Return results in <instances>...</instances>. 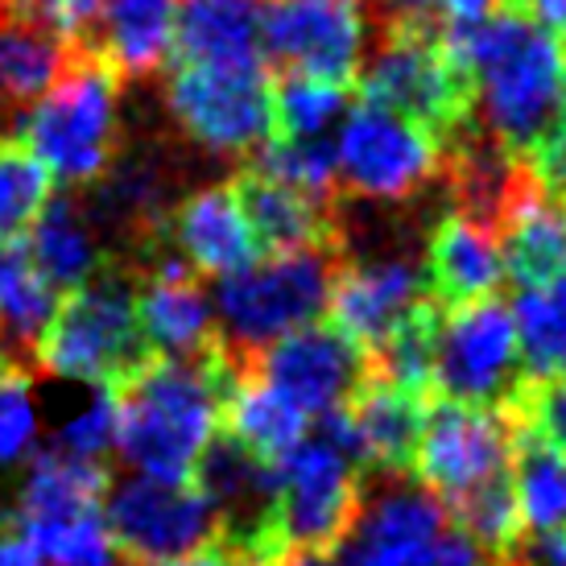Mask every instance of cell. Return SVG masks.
Masks as SVG:
<instances>
[{"label": "cell", "mask_w": 566, "mask_h": 566, "mask_svg": "<svg viewBox=\"0 0 566 566\" xmlns=\"http://www.w3.org/2000/svg\"><path fill=\"white\" fill-rule=\"evenodd\" d=\"M468 108L501 154H534L566 99V46L534 13L496 9L451 33Z\"/></svg>", "instance_id": "1"}, {"label": "cell", "mask_w": 566, "mask_h": 566, "mask_svg": "<svg viewBox=\"0 0 566 566\" xmlns=\"http://www.w3.org/2000/svg\"><path fill=\"white\" fill-rule=\"evenodd\" d=\"M249 360L223 344L203 360L149 356L116 389V447L142 475L187 484L223 426L228 394Z\"/></svg>", "instance_id": "2"}, {"label": "cell", "mask_w": 566, "mask_h": 566, "mask_svg": "<svg viewBox=\"0 0 566 566\" xmlns=\"http://www.w3.org/2000/svg\"><path fill=\"white\" fill-rule=\"evenodd\" d=\"M17 142L63 187H95L125 149L120 75L95 50H71L59 80L30 108Z\"/></svg>", "instance_id": "3"}, {"label": "cell", "mask_w": 566, "mask_h": 566, "mask_svg": "<svg viewBox=\"0 0 566 566\" xmlns=\"http://www.w3.org/2000/svg\"><path fill=\"white\" fill-rule=\"evenodd\" d=\"M331 285H335V261L323 244L269 252L220 277L211 290V306L223 352L252 364L269 344L311 323H323Z\"/></svg>", "instance_id": "4"}, {"label": "cell", "mask_w": 566, "mask_h": 566, "mask_svg": "<svg viewBox=\"0 0 566 566\" xmlns=\"http://www.w3.org/2000/svg\"><path fill=\"white\" fill-rule=\"evenodd\" d=\"M331 566H501L413 475H364L360 509Z\"/></svg>", "instance_id": "5"}, {"label": "cell", "mask_w": 566, "mask_h": 566, "mask_svg": "<svg viewBox=\"0 0 566 566\" xmlns=\"http://www.w3.org/2000/svg\"><path fill=\"white\" fill-rule=\"evenodd\" d=\"M149 356L154 352L137 323V277L120 265H104L92 282L59 302L38 368L95 389H116Z\"/></svg>", "instance_id": "6"}, {"label": "cell", "mask_w": 566, "mask_h": 566, "mask_svg": "<svg viewBox=\"0 0 566 566\" xmlns=\"http://www.w3.org/2000/svg\"><path fill=\"white\" fill-rule=\"evenodd\" d=\"M108 468L46 447L17 492L13 525L46 566H116L108 534Z\"/></svg>", "instance_id": "7"}, {"label": "cell", "mask_w": 566, "mask_h": 566, "mask_svg": "<svg viewBox=\"0 0 566 566\" xmlns=\"http://www.w3.org/2000/svg\"><path fill=\"white\" fill-rule=\"evenodd\" d=\"M166 112L199 154L220 161L256 158L277 133L265 63H178L166 83Z\"/></svg>", "instance_id": "8"}, {"label": "cell", "mask_w": 566, "mask_h": 566, "mask_svg": "<svg viewBox=\"0 0 566 566\" xmlns=\"http://www.w3.org/2000/svg\"><path fill=\"white\" fill-rule=\"evenodd\" d=\"M335 182L364 203L394 207L422 195L442 170L439 128L409 120L377 104H352L339 133L331 137Z\"/></svg>", "instance_id": "9"}, {"label": "cell", "mask_w": 566, "mask_h": 566, "mask_svg": "<svg viewBox=\"0 0 566 566\" xmlns=\"http://www.w3.org/2000/svg\"><path fill=\"white\" fill-rule=\"evenodd\" d=\"M430 385L439 401L455 406L504 409V413L517 406L530 380L521 377L517 331L501 298L451 306L439 318Z\"/></svg>", "instance_id": "10"}, {"label": "cell", "mask_w": 566, "mask_h": 566, "mask_svg": "<svg viewBox=\"0 0 566 566\" xmlns=\"http://www.w3.org/2000/svg\"><path fill=\"white\" fill-rule=\"evenodd\" d=\"M273 525L285 551L331 554L356 521L364 468L331 439H302L273 463Z\"/></svg>", "instance_id": "11"}, {"label": "cell", "mask_w": 566, "mask_h": 566, "mask_svg": "<svg viewBox=\"0 0 566 566\" xmlns=\"http://www.w3.org/2000/svg\"><path fill=\"white\" fill-rule=\"evenodd\" d=\"M104 517L116 554H125L133 566H174L220 542L216 509L195 488V480H125L112 488Z\"/></svg>", "instance_id": "12"}, {"label": "cell", "mask_w": 566, "mask_h": 566, "mask_svg": "<svg viewBox=\"0 0 566 566\" xmlns=\"http://www.w3.org/2000/svg\"><path fill=\"white\" fill-rule=\"evenodd\" d=\"M513 418L504 409H475L455 401L426 406V426L413 480L434 492L447 509L492 480L513 475Z\"/></svg>", "instance_id": "13"}, {"label": "cell", "mask_w": 566, "mask_h": 566, "mask_svg": "<svg viewBox=\"0 0 566 566\" xmlns=\"http://www.w3.org/2000/svg\"><path fill=\"white\" fill-rule=\"evenodd\" d=\"M265 59L285 75L347 83L373 50L368 0H265Z\"/></svg>", "instance_id": "14"}, {"label": "cell", "mask_w": 566, "mask_h": 566, "mask_svg": "<svg viewBox=\"0 0 566 566\" xmlns=\"http://www.w3.org/2000/svg\"><path fill=\"white\" fill-rule=\"evenodd\" d=\"M364 99L377 108L401 112L430 128L455 125L468 112V92L451 50L439 46L422 30H397L380 46L368 50L360 66Z\"/></svg>", "instance_id": "15"}, {"label": "cell", "mask_w": 566, "mask_h": 566, "mask_svg": "<svg viewBox=\"0 0 566 566\" xmlns=\"http://www.w3.org/2000/svg\"><path fill=\"white\" fill-rule=\"evenodd\" d=\"M426 306L430 282L422 261L406 249H373L335 269L327 315L352 344L373 356L401 323Z\"/></svg>", "instance_id": "16"}, {"label": "cell", "mask_w": 566, "mask_h": 566, "mask_svg": "<svg viewBox=\"0 0 566 566\" xmlns=\"http://www.w3.org/2000/svg\"><path fill=\"white\" fill-rule=\"evenodd\" d=\"M252 373L290 397L306 418H323L360 394V385L373 377V360L335 323H311L269 344L252 360Z\"/></svg>", "instance_id": "17"}, {"label": "cell", "mask_w": 566, "mask_h": 566, "mask_svg": "<svg viewBox=\"0 0 566 566\" xmlns=\"http://www.w3.org/2000/svg\"><path fill=\"white\" fill-rule=\"evenodd\" d=\"M137 323L149 352L166 360H203L220 347L211 294L174 249L137 277Z\"/></svg>", "instance_id": "18"}, {"label": "cell", "mask_w": 566, "mask_h": 566, "mask_svg": "<svg viewBox=\"0 0 566 566\" xmlns=\"http://www.w3.org/2000/svg\"><path fill=\"white\" fill-rule=\"evenodd\" d=\"M166 244L187 261L195 277L203 273L216 282L261 256V240L237 187H199L182 195L166 220Z\"/></svg>", "instance_id": "19"}, {"label": "cell", "mask_w": 566, "mask_h": 566, "mask_svg": "<svg viewBox=\"0 0 566 566\" xmlns=\"http://www.w3.org/2000/svg\"><path fill=\"white\" fill-rule=\"evenodd\" d=\"M422 265L430 294H439L447 306L496 298V290L509 282L501 228L492 216H480L472 207L451 211L434 223Z\"/></svg>", "instance_id": "20"}, {"label": "cell", "mask_w": 566, "mask_h": 566, "mask_svg": "<svg viewBox=\"0 0 566 566\" xmlns=\"http://www.w3.org/2000/svg\"><path fill=\"white\" fill-rule=\"evenodd\" d=\"M344 409L364 475H413V455L426 426L422 394L397 389L373 373Z\"/></svg>", "instance_id": "21"}, {"label": "cell", "mask_w": 566, "mask_h": 566, "mask_svg": "<svg viewBox=\"0 0 566 566\" xmlns=\"http://www.w3.org/2000/svg\"><path fill=\"white\" fill-rule=\"evenodd\" d=\"M265 0H178V63L240 66L265 63Z\"/></svg>", "instance_id": "22"}, {"label": "cell", "mask_w": 566, "mask_h": 566, "mask_svg": "<svg viewBox=\"0 0 566 566\" xmlns=\"http://www.w3.org/2000/svg\"><path fill=\"white\" fill-rule=\"evenodd\" d=\"M30 261L38 265V273L46 277V285L54 294H71L87 285L108 265V252H104V240L95 232L92 216L83 207L80 195H59L50 199L38 220L30 223Z\"/></svg>", "instance_id": "23"}, {"label": "cell", "mask_w": 566, "mask_h": 566, "mask_svg": "<svg viewBox=\"0 0 566 566\" xmlns=\"http://www.w3.org/2000/svg\"><path fill=\"white\" fill-rule=\"evenodd\" d=\"M178 0H108L92 50L120 80H154L174 54Z\"/></svg>", "instance_id": "24"}, {"label": "cell", "mask_w": 566, "mask_h": 566, "mask_svg": "<svg viewBox=\"0 0 566 566\" xmlns=\"http://www.w3.org/2000/svg\"><path fill=\"white\" fill-rule=\"evenodd\" d=\"M59 311V294L30 261L25 240H0V356L38 373V352Z\"/></svg>", "instance_id": "25"}, {"label": "cell", "mask_w": 566, "mask_h": 566, "mask_svg": "<svg viewBox=\"0 0 566 566\" xmlns=\"http://www.w3.org/2000/svg\"><path fill=\"white\" fill-rule=\"evenodd\" d=\"M501 244L517 285L546 282L566 269V216L542 187H521L501 207Z\"/></svg>", "instance_id": "26"}, {"label": "cell", "mask_w": 566, "mask_h": 566, "mask_svg": "<svg viewBox=\"0 0 566 566\" xmlns=\"http://www.w3.org/2000/svg\"><path fill=\"white\" fill-rule=\"evenodd\" d=\"M223 426L228 434L249 447L256 459L265 463H277L282 455H290L302 439H306V426L311 418L302 413L290 397H282L273 385L252 373V364L240 373V380L228 394V406H223Z\"/></svg>", "instance_id": "27"}, {"label": "cell", "mask_w": 566, "mask_h": 566, "mask_svg": "<svg viewBox=\"0 0 566 566\" xmlns=\"http://www.w3.org/2000/svg\"><path fill=\"white\" fill-rule=\"evenodd\" d=\"M513 331H517L521 377L530 385L566 377V269L546 282L517 285L509 302Z\"/></svg>", "instance_id": "28"}, {"label": "cell", "mask_w": 566, "mask_h": 566, "mask_svg": "<svg viewBox=\"0 0 566 566\" xmlns=\"http://www.w3.org/2000/svg\"><path fill=\"white\" fill-rule=\"evenodd\" d=\"M237 190L252 232L261 240V249L285 252V249H315V244H323L327 199H315L306 190L273 182V178H265V174L256 170Z\"/></svg>", "instance_id": "29"}, {"label": "cell", "mask_w": 566, "mask_h": 566, "mask_svg": "<svg viewBox=\"0 0 566 566\" xmlns=\"http://www.w3.org/2000/svg\"><path fill=\"white\" fill-rule=\"evenodd\" d=\"M513 496L525 525L521 534L566 530V451L537 439L525 426L513 430Z\"/></svg>", "instance_id": "30"}, {"label": "cell", "mask_w": 566, "mask_h": 566, "mask_svg": "<svg viewBox=\"0 0 566 566\" xmlns=\"http://www.w3.org/2000/svg\"><path fill=\"white\" fill-rule=\"evenodd\" d=\"M352 112L344 83L315 75H285L273 87V125L285 142H331Z\"/></svg>", "instance_id": "31"}, {"label": "cell", "mask_w": 566, "mask_h": 566, "mask_svg": "<svg viewBox=\"0 0 566 566\" xmlns=\"http://www.w3.org/2000/svg\"><path fill=\"white\" fill-rule=\"evenodd\" d=\"M434 339H439V315H434V306H426V311H418L409 323H401V327L368 356V360H373V373H377L380 380L397 385V389L426 394V389H430V373H434Z\"/></svg>", "instance_id": "32"}, {"label": "cell", "mask_w": 566, "mask_h": 566, "mask_svg": "<svg viewBox=\"0 0 566 566\" xmlns=\"http://www.w3.org/2000/svg\"><path fill=\"white\" fill-rule=\"evenodd\" d=\"M46 166L21 142H0V240H17L50 203Z\"/></svg>", "instance_id": "33"}, {"label": "cell", "mask_w": 566, "mask_h": 566, "mask_svg": "<svg viewBox=\"0 0 566 566\" xmlns=\"http://www.w3.org/2000/svg\"><path fill=\"white\" fill-rule=\"evenodd\" d=\"M252 170L273 178V182H285V187L294 190H306L315 199H327V190L335 187V154H331V142H285V137H273L256 154Z\"/></svg>", "instance_id": "34"}, {"label": "cell", "mask_w": 566, "mask_h": 566, "mask_svg": "<svg viewBox=\"0 0 566 566\" xmlns=\"http://www.w3.org/2000/svg\"><path fill=\"white\" fill-rule=\"evenodd\" d=\"M33 442H38L33 368L0 356V472L30 455Z\"/></svg>", "instance_id": "35"}, {"label": "cell", "mask_w": 566, "mask_h": 566, "mask_svg": "<svg viewBox=\"0 0 566 566\" xmlns=\"http://www.w3.org/2000/svg\"><path fill=\"white\" fill-rule=\"evenodd\" d=\"M50 447L71 459L104 463V455L116 447V401H112V389H95V394L59 426V434H54Z\"/></svg>", "instance_id": "36"}, {"label": "cell", "mask_w": 566, "mask_h": 566, "mask_svg": "<svg viewBox=\"0 0 566 566\" xmlns=\"http://www.w3.org/2000/svg\"><path fill=\"white\" fill-rule=\"evenodd\" d=\"M108 0H17V9L50 30L66 50H92Z\"/></svg>", "instance_id": "37"}, {"label": "cell", "mask_w": 566, "mask_h": 566, "mask_svg": "<svg viewBox=\"0 0 566 566\" xmlns=\"http://www.w3.org/2000/svg\"><path fill=\"white\" fill-rule=\"evenodd\" d=\"M509 418L525 430H534L537 439L566 451V377L546 380V385H525L517 406L509 409Z\"/></svg>", "instance_id": "38"}, {"label": "cell", "mask_w": 566, "mask_h": 566, "mask_svg": "<svg viewBox=\"0 0 566 566\" xmlns=\"http://www.w3.org/2000/svg\"><path fill=\"white\" fill-rule=\"evenodd\" d=\"M534 166H537V178L546 182V187H558L566 190V99L558 116H554L551 133L542 137V145L534 149Z\"/></svg>", "instance_id": "39"}, {"label": "cell", "mask_w": 566, "mask_h": 566, "mask_svg": "<svg viewBox=\"0 0 566 566\" xmlns=\"http://www.w3.org/2000/svg\"><path fill=\"white\" fill-rule=\"evenodd\" d=\"M496 9H501V0H434V17H442L451 30L475 25V21H484Z\"/></svg>", "instance_id": "40"}, {"label": "cell", "mask_w": 566, "mask_h": 566, "mask_svg": "<svg viewBox=\"0 0 566 566\" xmlns=\"http://www.w3.org/2000/svg\"><path fill=\"white\" fill-rule=\"evenodd\" d=\"M368 4H377L397 30H422L434 17V0H368Z\"/></svg>", "instance_id": "41"}, {"label": "cell", "mask_w": 566, "mask_h": 566, "mask_svg": "<svg viewBox=\"0 0 566 566\" xmlns=\"http://www.w3.org/2000/svg\"><path fill=\"white\" fill-rule=\"evenodd\" d=\"M530 13H534L537 21H542V25H546V30H551L554 38L566 46V0H534V9H530Z\"/></svg>", "instance_id": "42"}, {"label": "cell", "mask_w": 566, "mask_h": 566, "mask_svg": "<svg viewBox=\"0 0 566 566\" xmlns=\"http://www.w3.org/2000/svg\"><path fill=\"white\" fill-rule=\"evenodd\" d=\"M249 566H331V554H318V551H282V554H273V558H265V563H249Z\"/></svg>", "instance_id": "43"}, {"label": "cell", "mask_w": 566, "mask_h": 566, "mask_svg": "<svg viewBox=\"0 0 566 566\" xmlns=\"http://www.w3.org/2000/svg\"><path fill=\"white\" fill-rule=\"evenodd\" d=\"M9 9H17V0H0V13H9Z\"/></svg>", "instance_id": "44"}, {"label": "cell", "mask_w": 566, "mask_h": 566, "mask_svg": "<svg viewBox=\"0 0 566 566\" xmlns=\"http://www.w3.org/2000/svg\"><path fill=\"white\" fill-rule=\"evenodd\" d=\"M563 216H566V199H563Z\"/></svg>", "instance_id": "45"}]
</instances>
